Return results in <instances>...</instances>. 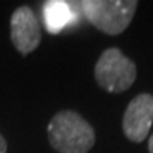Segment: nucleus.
<instances>
[{"label":"nucleus","mask_w":153,"mask_h":153,"mask_svg":"<svg viewBox=\"0 0 153 153\" xmlns=\"http://www.w3.org/2000/svg\"><path fill=\"white\" fill-rule=\"evenodd\" d=\"M48 142L58 153H88L95 142V131L71 109L59 111L47 127Z\"/></svg>","instance_id":"obj_1"},{"label":"nucleus","mask_w":153,"mask_h":153,"mask_svg":"<svg viewBox=\"0 0 153 153\" xmlns=\"http://www.w3.org/2000/svg\"><path fill=\"white\" fill-rule=\"evenodd\" d=\"M137 8L136 0H83L80 10L85 19L105 34L116 36L127 30Z\"/></svg>","instance_id":"obj_2"},{"label":"nucleus","mask_w":153,"mask_h":153,"mask_svg":"<svg viewBox=\"0 0 153 153\" xmlns=\"http://www.w3.org/2000/svg\"><path fill=\"white\" fill-rule=\"evenodd\" d=\"M94 75L102 89L119 94L133 86L136 80V64L117 47H109L100 55Z\"/></svg>","instance_id":"obj_3"},{"label":"nucleus","mask_w":153,"mask_h":153,"mask_svg":"<svg viewBox=\"0 0 153 153\" xmlns=\"http://www.w3.org/2000/svg\"><path fill=\"white\" fill-rule=\"evenodd\" d=\"M153 123V95L139 94L128 103L123 114L122 128L131 142H142L149 136Z\"/></svg>","instance_id":"obj_4"},{"label":"nucleus","mask_w":153,"mask_h":153,"mask_svg":"<svg viewBox=\"0 0 153 153\" xmlns=\"http://www.w3.org/2000/svg\"><path fill=\"white\" fill-rule=\"evenodd\" d=\"M11 41L16 50L28 55L41 44V25L30 6H20L11 16Z\"/></svg>","instance_id":"obj_5"},{"label":"nucleus","mask_w":153,"mask_h":153,"mask_svg":"<svg viewBox=\"0 0 153 153\" xmlns=\"http://www.w3.org/2000/svg\"><path fill=\"white\" fill-rule=\"evenodd\" d=\"M42 16L47 31L50 34H58L66 27L75 22L76 13L72 3L62 2V0H48L42 6Z\"/></svg>","instance_id":"obj_6"},{"label":"nucleus","mask_w":153,"mask_h":153,"mask_svg":"<svg viewBox=\"0 0 153 153\" xmlns=\"http://www.w3.org/2000/svg\"><path fill=\"white\" fill-rule=\"evenodd\" d=\"M6 150H8V145H6V141L5 137L0 134V153H6Z\"/></svg>","instance_id":"obj_7"},{"label":"nucleus","mask_w":153,"mask_h":153,"mask_svg":"<svg viewBox=\"0 0 153 153\" xmlns=\"http://www.w3.org/2000/svg\"><path fill=\"white\" fill-rule=\"evenodd\" d=\"M149 152L153 153V134H152L150 139H149Z\"/></svg>","instance_id":"obj_8"}]
</instances>
